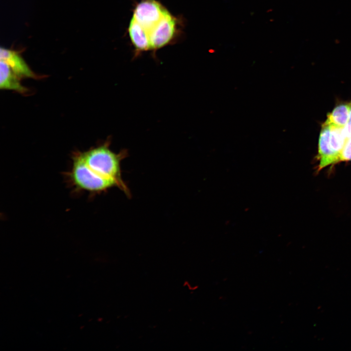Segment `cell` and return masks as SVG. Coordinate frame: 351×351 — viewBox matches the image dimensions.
Listing matches in <instances>:
<instances>
[{
    "instance_id": "7a4b0ae2",
    "label": "cell",
    "mask_w": 351,
    "mask_h": 351,
    "mask_svg": "<svg viewBox=\"0 0 351 351\" xmlns=\"http://www.w3.org/2000/svg\"><path fill=\"white\" fill-rule=\"evenodd\" d=\"M344 128L327 121L322 125L318 142V170L339 162L340 156L347 138Z\"/></svg>"
},
{
    "instance_id": "ba28073f",
    "label": "cell",
    "mask_w": 351,
    "mask_h": 351,
    "mask_svg": "<svg viewBox=\"0 0 351 351\" xmlns=\"http://www.w3.org/2000/svg\"><path fill=\"white\" fill-rule=\"evenodd\" d=\"M350 108V104H341L336 106L328 114L326 121L336 126L344 128L349 120Z\"/></svg>"
},
{
    "instance_id": "30bf717a",
    "label": "cell",
    "mask_w": 351,
    "mask_h": 351,
    "mask_svg": "<svg viewBox=\"0 0 351 351\" xmlns=\"http://www.w3.org/2000/svg\"><path fill=\"white\" fill-rule=\"evenodd\" d=\"M350 104V115L347 125L344 127V131L347 136H351V102Z\"/></svg>"
},
{
    "instance_id": "277c9868",
    "label": "cell",
    "mask_w": 351,
    "mask_h": 351,
    "mask_svg": "<svg viewBox=\"0 0 351 351\" xmlns=\"http://www.w3.org/2000/svg\"><path fill=\"white\" fill-rule=\"evenodd\" d=\"M178 19L169 12L149 33L151 50L156 51L172 42L177 32Z\"/></svg>"
},
{
    "instance_id": "52a82bcc",
    "label": "cell",
    "mask_w": 351,
    "mask_h": 351,
    "mask_svg": "<svg viewBox=\"0 0 351 351\" xmlns=\"http://www.w3.org/2000/svg\"><path fill=\"white\" fill-rule=\"evenodd\" d=\"M0 88L3 90H13L24 93L27 89L20 81V78L4 61H0Z\"/></svg>"
},
{
    "instance_id": "6da1fadb",
    "label": "cell",
    "mask_w": 351,
    "mask_h": 351,
    "mask_svg": "<svg viewBox=\"0 0 351 351\" xmlns=\"http://www.w3.org/2000/svg\"><path fill=\"white\" fill-rule=\"evenodd\" d=\"M109 145L108 140L87 151L74 154L71 168L65 176L71 187L92 194L117 186L125 188L121 179L120 162L127 152L123 150L116 154Z\"/></svg>"
},
{
    "instance_id": "9c48e42d",
    "label": "cell",
    "mask_w": 351,
    "mask_h": 351,
    "mask_svg": "<svg viewBox=\"0 0 351 351\" xmlns=\"http://www.w3.org/2000/svg\"><path fill=\"white\" fill-rule=\"evenodd\" d=\"M351 160V136L347 138L341 151L339 162Z\"/></svg>"
},
{
    "instance_id": "3957f363",
    "label": "cell",
    "mask_w": 351,
    "mask_h": 351,
    "mask_svg": "<svg viewBox=\"0 0 351 351\" xmlns=\"http://www.w3.org/2000/svg\"><path fill=\"white\" fill-rule=\"evenodd\" d=\"M169 11L156 0H142L134 10L133 18L149 33Z\"/></svg>"
},
{
    "instance_id": "5b68a950",
    "label": "cell",
    "mask_w": 351,
    "mask_h": 351,
    "mask_svg": "<svg viewBox=\"0 0 351 351\" xmlns=\"http://www.w3.org/2000/svg\"><path fill=\"white\" fill-rule=\"evenodd\" d=\"M0 60L5 61L20 78H35L36 75L16 52L4 48L0 49Z\"/></svg>"
},
{
    "instance_id": "8992f818",
    "label": "cell",
    "mask_w": 351,
    "mask_h": 351,
    "mask_svg": "<svg viewBox=\"0 0 351 351\" xmlns=\"http://www.w3.org/2000/svg\"><path fill=\"white\" fill-rule=\"evenodd\" d=\"M128 32L130 39L136 49V55L151 50L149 33L133 18L130 22Z\"/></svg>"
}]
</instances>
